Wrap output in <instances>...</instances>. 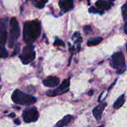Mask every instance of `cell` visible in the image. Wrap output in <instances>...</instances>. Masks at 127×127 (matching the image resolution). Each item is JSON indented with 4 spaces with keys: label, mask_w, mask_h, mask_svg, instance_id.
I'll list each match as a JSON object with an SVG mask.
<instances>
[{
    "label": "cell",
    "mask_w": 127,
    "mask_h": 127,
    "mask_svg": "<svg viewBox=\"0 0 127 127\" xmlns=\"http://www.w3.org/2000/svg\"><path fill=\"white\" fill-rule=\"evenodd\" d=\"M122 12L123 17L125 21L127 19V3H125L122 7Z\"/></svg>",
    "instance_id": "ac0fdd59"
},
{
    "label": "cell",
    "mask_w": 127,
    "mask_h": 127,
    "mask_svg": "<svg viewBox=\"0 0 127 127\" xmlns=\"http://www.w3.org/2000/svg\"><path fill=\"white\" fill-rule=\"evenodd\" d=\"M92 31V27L90 26H86L84 27V32L86 34H88Z\"/></svg>",
    "instance_id": "44dd1931"
},
{
    "label": "cell",
    "mask_w": 127,
    "mask_h": 127,
    "mask_svg": "<svg viewBox=\"0 0 127 127\" xmlns=\"http://www.w3.org/2000/svg\"><path fill=\"white\" fill-rule=\"evenodd\" d=\"M125 102V95L122 94L121 96L119 97L118 98L117 100L115 101V102L114 104V108L115 109H120L121 107L123 106V105L124 104Z\"/></svg>",
    "instance_id": "9a60e30c"
},
{
    "label": "cell",
    "mask_w": 127,
    "mask_h": 127,
    "mask_svg": "<svg viewBox=\"0 0 127 127\" xmlns=\"http://www.w3.org/2000/svg\"><path fill=\"white\" fill-rule=\"evenodd\" d=\"M15 116H16V115H15L14 113H11V114H9L8 115V117H11V118L15 117Z\"/></svg>",
    "instance_id": "484cf974"
},
{
    "label": "cell",
    "mask_w": 127,
    "mask_h": 127,
    "mask_svg": "<svg viewBox=\"0 0 127 127\" xmlns=\"http://www.w3.org/2000/svg\"><path fill=\"white\" fill-rule=\"evenodd\" d=\"M74 50H74V46H72V47L69 48V51H70V52L72 53V54H73V53H74Z\"/></svg>",
    "instance_id": "cb8c5ba5"
},
{
    "label": "cell",
    "mask_w": 127,
    "mask_h": 127,
    "mask_svg": "<svg viewBox=\"0 0 127 127\" xmlns=\"http://www.w3.org/2000/svg\"><path fill=\"white\" fill-rule=\"evenodd\" d=\"M60 7L64 12H68L74 7L72 0H61L59 1Z\"/></svg>",
    "instance_id": "30bf717a"
},
{
    "label": "cell",
    "mask_w": 127,
    "mask_h": 127,
    "mask_svg": "<svg viewBox=\"0 0 127 127\" xmlns=\"http://www.w3.org/2000/svg\"><path fill=\"white\" fill-rule=\"evenodd\" d=\"M19 49H20V45L19 44L16 45V47H15L14 50V52H12V55L11 56H12V57H14V56H16V55L19 53Z\"/></svg>",
    "instance_id": "ffe728a7"
},
{
    "label": "cell",
    "mask_w": 127,
    "mask_h": 127,
    "mask_svg": "<svg viewBox=\"0 0 127 127\" xmlns=\"http://www.w3.org/2000/svg\"><path fill=\"white\" fill-rule=\"evenodd\" d=\"M89 12H91V13H97V12H99V11H98L95 7L92 6V7H91L89 9Z\"/></svg>",
    "instance_id": "7402d4cb"
},
{
    "label": "cell",
    "mask_w": 127,
    "mask_h": 127,
    "mask_svg": "<svg viewBox=\"0 0 127 127\" xmlns=\"http://www.w3.org/2000/svg\"><path fill=\"white\" fill-rule=\"evenodd\" d=\"M11 99L16 104L23 105H31L37 101V99L35 97L26 94L18 89L13 92Z\"/></svg>",
    "instance_id": "7a4b0ae2"
},
{
    "label": "cell",
    "mask_w": 127,
    "mask_h": 127,
    "mask_svg": "<svg viewBox=\"0 0 127 127\" xmlns=\"http://www.w3.org/2000/svg\"><path fill=\"white\" fill-rule=\"evenodd\" d=\"M117 79H115V81H114V83H113V84H112V85L110 86V88H109V89H111V88H112V87H113V86H114V85H115V83H116V82H117Z\"/></svg>",
    "instance_id": "83f0119b"
},
{
    "label": "cell",
    "mask_w": 127,
    "mask_h": 127,
    "mask_svg": "<svg viewBox=\"0 0 127 127\" xmlns=\"http://www.w3.org/2000/svg\"><path fill=\"white\" fill-rule=\"evenodd\" d=\"M14 124H16V125H20V124H21V122H20L19 119H15L14 121Z\"/></svg>",
    "instance_id": "603a6c76"
},
{
    "label": "cell",
    "mask_w": 127,
    "mask_h": 127,
    "mask_svg": "<svg viewBox=\"0 0 127 127\" xmlns=\"http://www.w3.org/2000/svg\"><path fill=\"white\" fill-rule=\"evenodd\" d=\"M20 59L24 64H27L35 58L34 46L32 44H27L24 47L22 53L19 55Z\"/></svg>",
    "instance_id": "5b68a950"
},
{
    "label": "cell",
    "mask_w": 127,
    "mask_h": 127,
    "mask_svg": "<svg viewBox=\"0 0 127 127\" xmlns=\"http://www.w3.org/2000/svg\"><path fill=\"white\" fill-rule=\"evenodd\" d=\"M102 37H93V38H91L89 40H88V41L87 42V45L89 46V47L95 46L96 45L99 44L102 41Z\"/></svg>",
    "instance_id": "5bb4252c"
},
{
    "label": "cell",
    "mask_w": 127,
    "mask_h": 127,
    "mask_svg": "<svg viewBox=\"0 0 127 127\" xmlns=\"http://www.w3.org/2000/svg\"><path fill=\"white\" fill-rule=\"evenodd\" d=\"M13 108H16V109H18V110H19L21 108H20V107H17V106H13Z\"/></svg>",
    "instance_id": "4dcf8cb0"
},
{
    "label": "cell",
    "mask_w": 127,
    "mask_h": 127,
    "mask_svg": "<svg viewBox=\"0 0 127 127\" xmlns=\"http://www.w3.org/2000/svg\"><path fill=\"white\" fill-rule=\"evenodd\" d=\"M8 56V52L5 48L4 46L0 45V58H6Z\"/></svg>",
    "instance_id": "e0dca14e"
},
{
    "label": "cell",
    "mask_w": 127,
    "mask_h": 127,
    "mask_svg": "<svg viewBox=\"0 0 127 127\" xmlns=\"http://www.w3.org/2000/svg\"><path fill=\"white\" fill-rule=\"evenodd\" d=\"M127 22H125V26H124V32H125V33H127Z\"/></svg>",
    "instance_id": "d4e9b609"
},
{
    "label": "cell",
    "mask_w": 127,
    "mask_h": 127,
    "mask_svg": "<svg viewBox=\"0 0 127 127\" xmlns=\"http://www.w3.org/2000/svg\"><path fill=\"white\" fill-rule=\"evenodd\" d=\"M70 85V79H66L62 82V84L59 86L57 89L53 91H49L47 93V95L48 96L54 97L56 95H61L64 94L69 91V87Z\"/></svg>",
    "instance_id": "52a82bcc"
},
{
    "label": "cell",
    "mask_w": 127,
    "mask_h": 127,
    "mask_svg": "<svg viewBox=\"0 0 127 127\" xmlns=\"http://www.w3.org/2000/svg\"><path fill=\"white\" fill-rule=\"evenodd\" d=\"M107 104L106 102H103L100 104L99 105H97L93 109V114L97 121H99L101 119L102 113L104 112L105 108L107 107Z\"/></svg>",
    "instance_id": "ba28073f"
},
{
    "label": "cell",
    "mask_w": 127,
    "mask_h": 127,
    "mask_svg": "<svg viewBox=\"0 0 127 127\" xmlns=\"http://www.w3.org/2000/svg\"><path fill=\"white\" fill-rule=\"evenodd\" d=\"M110 65L114 69H117L119 74L124 73L126 70V63L124 55L122 52L115 53L110 58Z\"/></svg>",
    "instance_id": "3957f363"
},
{
    "label": "cell",
    "mask_w": 127,
    "mask_h": 127,
    "mask_svg": "<svg viewBox=\"0 0 127 127\" xmlns=\"http://www.w3.org/2000/svg\"><path fill=\"white\" fill-rule=\"evenodd\" d=\"M47 2H48L47 1H43V0H34L32 1V3L37 8L42 9L44 7L45 4Z\"/></svg>",
    "instance_id": "2e32d148"
},
{
    "label": "cell",
    "mask_w": 127,
    "mask_h": 127,
    "mask_svg": "<svg viewBox=\"0 0 127 127\" xmlns=\"http://www.w3.org/2000/svg\"><path fill=\"white\" fill-rule=\"evenodd\" d=\"M54 45L55 46H58V47H64L65 46V43L60 38H56L54 42Z\"/></svg>",
    "instance_id": "d6986e66"
},
{
    "label": "cell",
    "mask_w": 127,
    "mask_h": 127,
    "mask_svg": "<svg viewBox=\"0 0 127 127\" xmlns=\"http://www.w3.org/2000/svg\"><path fill=\"white\" fill-rule=\"evenodd\" d=\"M22 117L25 122H35L38 120L39 114L37 108L35 107L26 108L22 113Z\"/></svg>",
    "instance_id": "8992f818"
},
{
    "label": "cell",
    "mask_w": 127,
    "mask_h": 127,
    "mask_svg": "<svg viewBox=\"0 0 127 127\" xmlns=\"http://www.w3.org/2000/svg\"><path fill=\"white\" fill-rule=\"evenodd\" d=\"M112 2L110 1H97L95 2V6L97 9L100 11H104V10H108L112 6Z\"/></svg>",
    "instance_id": "8fae6325"
},
{
    "label": "cell",
    "mask_w": 127,
    "mask_h": 127,
    "mask_svg": "<svg viewBox=\"0 0 127 127\" xmlns=\"http://www.w3.org/2000/svg\"><path fill=\"white\" fill-rule=\"evenodd\" d=\"M0 79H1V78H0Z\"/></svg>",
    "instance_id": "d6a6232c"
},
{
    "label": "cell",
    "mask_w": 127,
    "mask_h": 127,
    "mask_svg": "<svg viewBox=\"0 0 127 127\" xmlns=\"http://www.w3.org/2000/svg\"><path fill=\"white\" fill-rule=\"evenodd\" d=\"M40 22L37 20L27 21L24 24L23 40L27 44H32L40 34Z\"/></svg>",
    "instance_id": "6da1fadb"
},
{
    "label": "cell",
    "mask_w": 127,
    "mask_h": 127,
    "mask_svg": "<svg viewBox=\"0 0 127 127\" xmlns=\"http://www.w3.org/2000/svg\"><path fill=\"white\" fill-rule=\"evenodd\" d=\"M71 58H72V57H70V58H69V62H68V66L70 65L71 62Z\"/></svg>",
    "instance_id": "f1b7e54d"
},
{
    "label": "cell",
    "mask_w": 127,
    "mask_h": 127,
    "mask_svg": "<svg viewBox=\"0 0 127 127\" xmlns=\"http://www.w3.org/2000/svg\"><path fill=\"white\" fill-rule=\"evenodd\" d=\"M20 35L19 25L16 17H12L10 21L9 35L8 37V45L12 48Z\"/></svg>",
    "instance_id": "277c9868"
},
{
    "label": "cell",
    "mask_w": 127,
    "mask_h": 127,
    "mask_svg": "<svg viewBox=\"0 0 127 127\" xmlns=\"http://www.w3.org/2000/svg\"><path fill=\"white\" fill-rule=\"evenodd\" d=\"M72 119V116L71 115H68L64 116L62 120H60L59 122L56 124V127H63L65 125H68L71 122Z\"/></svg>",
    "instance_id": "4fadbf2b"
},
{
    "label": "cell",
    "mask_w": 127,
    "mask_h": 127,
    "mask_svg": "<svg viewBox=\"0 0 127 127\" xmlns=\"http://www.w3.org/2000/svg\"><path fill=\"white\" fill-rule=\"evenodd\" d=\"M60 83L59 78L54 76H50L43 81V84L48 88H53L58 86Z\"/></svg>",
    "instance_id": "9c48e42d"
},
{
    "label": "cell",
    "mask_w": 127,
    "mask_h": 127,
    "mask_svg": "<svg viewBox=\"0 0 127 127\" xmlns=\"http://www.w3.org/2000/svg\"><path fill=\"white\" fill-rule=\"evenodd\" d=\"M7 39V32L5 25H3L1 29L0 32V44L1 45L4 46Z\"/></svg>",
    "instance_id": "7c38bea8"
},
{
    "label": "cell",
    "mask_w": 127,
    "mask_h": 127,
    "mask_svg": "<svg viewBox=\"0 0 127 127\" xmlns=\"http://www.w3.org/2000/svg\"><path fill=\"white\" fill-rule=\"evenodd\" d=\"M93 93H94V91H93V90H91L88 92V95H89V96H91V95L93 94Z\"/></svg>",
    "instance_id": "4316f807"
},
{
    "label": "cell",
    "mask_w": 127,
    "mask_h": 127,
    "mask_svg": "<svg viewBox=\"0 0 127 127\" xmlns=\"http://www.w3.org/2000/svg\"><path fill=\"white\" fill-rule=\"evenodd\" d=\"M104 127V126L103 125H100V126H99V127Z\"/></svg>",
    "instance_id": "1f68e13d"
},
{
    "label": "cell",
    "mask_w": 127,
    "mask_h": 127,
    "mask_svg": "<svg viewBox=\"0 0 127 127\" xmlns=\"http://www.w3.org/2000/svg\"><path fill=\"white\" fill-rule=\"evenodd\" d=\"M102 94H103V93H102V94H100V96L99 97V100H98V101L100 102V98H101V96H102Z\"/></svg>",
    "instance_id": "f546056e"
}]
</instances>
